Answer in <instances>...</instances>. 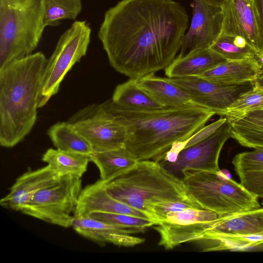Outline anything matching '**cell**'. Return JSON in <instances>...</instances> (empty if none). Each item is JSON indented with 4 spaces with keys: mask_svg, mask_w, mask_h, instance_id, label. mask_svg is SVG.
<instances>
[{
    "mask_svg": "<svg viewBox=\"0 0 263 263\" xmlns=\"http://www.w3.org/2000/svg\"><path fill=\"white\" fill-rule=\"evenodd\" d=\"M189 18L174 0H121L105 12L98 35L110 66L136 79L174 60Z\"/></svg>",
    "mask_w": 263,
    "mask_h": 263,
    "instance_id": "obj_1",
    "label": "cell"
},
{
    "mask_svg": "<svg viewBox=\"0 0 263 263\" xmlns=\"http://www.w3.org/2000/svg\"><path fill=\"white\" fill-rule=\"evenodd\" d=\"M101 105L126 126L128 137L125 146L139 160L159 162L174 142L187 140L216 115L198 106L135 110L120 107L111 100Z\"/></svg>",
    "mask_w": 263,
    "mask_h": 263,
    "instance_id": "obj_2",
    "label": "cell"
},
{
    "mask_svg": "<svg viewBox=\"0 0 263 263\" xmlns=\"http://www.w3.org/2000/svg\"><path fill=\"white\" fill-rule=\"evenodd\" d=\"M47 60L37 52L0 70V144L13 147L31 132L37 118Z\"/></svg>",
    "mask_w": 263,
    "mask_h": 263,
    "instance_id": "obj_3",
    "label": "cell"
},
{
    "mask_svg": "<svg viewBox=\"0 0 263 263\" xmlns=\"http://www.w3.org/2000/svg\"><path fill=\"white\" fill-rule=\"evenodd\" d=\"M101 181L110 196L144 212L156 224L158 221L152 211L155 203L182 201L201 209L188 194L182 179L154 160H139L112 179Z\"/></svg>",
    "mask_w": 263,
    "mask_h": 263,
    "instance_id": "obj_4",
    "label": "cell"
},
{
    "mask_svg": "<svg viewBox=\"0 0 263 263\" xmlns=\"http://www.w3.org/2000/svg\"><path fill=\"white\" fill-rule=\"evenodd\" d=\"M44 13V0H0V70L36 48Z\"/></svg>",
    "mask_w": 263,
    "mask_h": 263,
    "instance_id": "obj_5",
    "label": "cell"
},
{
    "mask_svg": "<svg viewBox=\"0 0 263 263\" xmlns=\"http://www.w3.org/2000/svg\"><path fill=\"white\" fill-rule=\"evenodd\" d=\"M181 173L185 189L202 209L218 216L258 209V197L222 171L186 168Z\"/></svg>",
    "mask_w": 263,
    "mask_h": 263,
    "instance_id": "obj_6",
    "label": "cell"
},
{
    "mask_svg": "<svg viewBox=\"0 0 263 263\" xmlns=\"http://www.w3.org/2000/svg\"><path fill=\"white\" fill-rule=\"evenodd\" d=\"M91 29L85 21L72 24L60 36L44 68L39 108L57 94L64 78L87 53Z\"/></svg>",
    "mask_w": 263,
    "mask_h": 263,
    "instance_id": "obj_7",
    "label": "cell"
},
{
    "mask_svg": "<svg viewBox=\"0 0 263 263\" xmlns=\"http://www.w3.org/2000/svg\"><path fill=\"white\" fill-rule=\"evenodd\" d=\"M82 190L81 177L63 176L38 192L21 212L52 224L71 227Z\"/></svg>",
    "mask_w": 263,
    "mask_h": 263,
    "instance_id": "obj_8",
    "label": "cell"
},
{
    "mask_svg": "<svg viewBox=\"0 0 263 263\" xmlns=\"http://www.w3.org/2000/svg\"><path fill=\"white\" fill-rule=\"evenodd\" d=\"M69 122L88 142L92 154L125 145L127 127L101 104L83 109Z\"/></svg>",
    "mask_w": 263,
    "mask_h": 263,
    "instance_id": "obj_9",
    "label": "cell"
},
{
    "mask_svg": "<svg viewBox=\"0 0 263 263\" xmlns=\"http://www.w3.org/2000/svg\"><path fill=\"white\" fill-rule=\"evenodd\" d=\"M218 216L212 211L194 208L170 213L164 221L154 225L160 236L159 245L171 250L183 243L202 240Z\"/></svg>",
    "mask_w": 263,
    "mask_h": 263,
    "instance_id": "obj_10",
    "label": "cell"
},
{
    "mask_svg": "<svg viewBox=\"0 0 263 263\" xmlns=\"http://www.w3.org/2000/svg\"><path fill=\"white\" fill-rule=\"evenodd\" d=\"M167 78L185 91L198 106L222 116H224L229 106L255 85V82L223 84L199 77Z\"/></svg>",
    "mask_w": 263,
    "mask_h": 263,
    "instance_id": "obj_11",
    "label": "cell"
},
{
    "mask_svg": "<svg viewBox=\"0 0 263 263\" xmlns=\"http://www.w3.org/2000/svg\"><path fill=\"white\" fill-rule=\"evenodd\" d=\"M231 137V125L227 120L210 137L182 149L175 162H159L173 173L181 172L186 168L218 171L220 170L218 161L220 152Z\"/></svg>",
    "mask_w": 263,
    "mask_h": 263,
    "instance_id": "obj_12",
    "label": "cell"
},
{
    "mask_svg": "<svg viewBox=\"0 0 263 263\" xmlns=\"http://www.w3.org/2000/svg\"><path fill=\"white\" fill-rule=\"evenodd\" d=\"M191 6L193 8L191 23L182 40L178 57L196 49L210 48L221 32V8L209 5L202 0H194Z\"/></svg>",
    "mask_w": 263,
    "mask_h": 263,
    "instance_id": "obj_13",
    "label": "cell"
},
{
    "mask_svg": "<svg viewBox=\"0 0 263 263\" xmlns=\"http://www.w3.org/2000/svg\"><path fill=\"white\" fill-rule=\"evenodd\" d=\"M223 34L239 36L246 40L256 52L263 50V44L252 0H228L222 8Z\"/></svg>",
    "mask_w": 263,
    "mask_h": 263,
    "instance_id": "obj_14",
    "label": "cell"
},
{
    "mask_svg": "<svg viewBox=\"0 0 263 263\" xmlns=\"http://www.w3.org/2000/svg\"><path fill=\"white\" fill-rule=\"evenodd\" d=\"M61 175L49 165L28 171L18 177L9 193L0 200L2 206L21 211L40 190L59 181Z\"/></svg>",
    "mask_w": 263,
    "mask_h": 263,
    "instance_id": "obj_15",
    "label": "cell"
},
{
    "mask_svg": "<svg viewBox=\"0 0 263 263\" xmlns=\"http://www.w3.org/2000/svg\"><path fill=\"white\" fill-rule=\"evenodd\" d=\"M71 227L81 236L99 245L109 243L121 247H134L143 243V238L133 234L143 232L146 230L121 227L89 216L74 217Z\"/></svg>",
    "mask_w": 263,
    "mask_h": 263,
    "instance_id": "obj_16",
    "label": "cell"
},
{
    "mask_svg": "<svg viewBox=\"0 0 263 263\" xmlns=\"http://www.w3.org/2000/svg\"><path fill=\"white\" fill-rule=\"evenodd\" d=\"M93 212L123 214L151 219L144 212L110 196L100 179L82 189L74 216H88Z\"/></svg>",
    "mask_w": 263,
    "mask_h": 263,
    "instance_id": "obj_17",
    "label": "cell"
},
{
    "mask_svg": "<svg viewBox=\"0 0 263 263\" xmlns=\"http://www.w3.org/2000/svg\"><path fill=\"white\" fill-rule=\"evenodd\" d=\"M226 61L211 48L196 49L176 57L164 69L165 74L170 78L199 77Z\"/></svg>",
    "mask_w": 263,
    "mask_h": 263,
    "instance_id": "obj_18",
    "label": "cell"
},
{
    "mask_svg": "<svg viewBox=\"0 0 263 263\" xmlns=\"http://www.w3.org/2000/svg\"><path fill=\"white\" fill-rule=\"evenodd\" d=\"M210 231L232 236L263 233V207L218 216Z\"/></svg>",
    "mask_w": 263,
    "mask_h": 263,
    "instance_id": "obj_19",
    "label": "cell"
},
{
    "mask_svg": "<svg viewBox=\"0 0 263 263\" xmlns=\"http://www.w3.org/2000/svg\"><path fill=\"white\" fill-rule=\"evenodd\" d=\"M261 67L254 58L222 62L199 77L227 85L255 82Z\"/></svg>",
    "mask_w": 263,
    "mask_h": 263,
    "instance_id": "obj_20",
    "label": "cell"
},
{
    "mask_svg": "<svg viewBox=\"0 0 263 263\" xmlns=\"http://www.w3.org/2000/svg\"><path fill=\"white\" fill-rule=\"evenodd\" d=\"M232 163L240 183L258 198H263V150L238 153Z\"/></svg>",
    "mask_w": 263,
    "mask_h": 263,
    "instance_id": "obj_21",
    "label": "cell"
},
{
    "mask_svg": "<svg viewBox=\"0 0 263 263\" xmlns=\"http://www.w3.org/2000/svg\"><path fill=\"white\" fill-rule=\"evenodd\" d=\"M136 80L141 86L166 107L198 106L185 91L170 81L167 77L162 78L151 74Z\"/></svg>",
    "mask_w": 263,
    "mask_h": 263,
    "instance_id": "obj_22",
    "label": "cell"
},
{
    "mask_svg": "<svg viewBox=\"0 0 263 263\" xmlns=\"http://www.w3.org/2000/svg\"><path fill=\"white\" fill-rule=\"evenodd\" d=\"M110 100L116 105L130 110H151L166 107L135 79L129 78L117 85Z\"/></svg>",
    "mask_w": 263,
    "mask_h": 263,
    "instance_id": "obj_23",
    "label": "cell"
},
{
    "mask_svg": "<svg viewBox=\"0 0 263 263\" xmlns=\"http://www.w3.org/2000/svg\"><path fill=\"white\" fill-rule=\"evenodd\" d=\"M98 168L100 179L109 180L135 165L139 160L125 145L100 153L92 154L90 157Z\"/></svg>",
    "mask_w": 263,
    "mask_h": 263,
    "instance_id": "obj_24",
    "label": "cell"
},
{
    "mask_svg": "<svg viewBox=\"0 0 263 263\" xmlns=\"http://www.w3.org/2000/svg\"><path fill=\"white\" fill-rule=\"evenodd\" d=\"M202 240L210 242L203 251H263V233L248 236H232L208 231Z\"/></svg>",
    "mask_w": 263,
    "mask_h": 263,
    "instance_id": "obj_25",
    "label": "cell"
},
{
    "mask_svg": "<svg viewBox=\"0 0 263 263\" xmlns=\"http://www.w3.org/2000/svg\"><path fill=\"white\" fill-rule=\"evenodd\" d=\"M90 156L50 148L42 156V161L62 176L81 177L87 171Z\"/></svg>",
    "mask_w": 263,
    "mask_h": 263,
    "instance_id": "obj_26",
    "label": "cell"
},
{
    "mask_svg": "<svg viewBox=\"0 0 263 263\" xmlns=\"http://www.w3.org/2000/svg\"><path fill=\"white\" fill-rule=\"evenodd\" d=\"M47 134L57 149L90 156L92 154L88 142L69 121L54 124L49 128Z\"/></svg>",
    "mask_w": 263,
    "mask_h": 263,
    "instance_id": "obj_27",
    "label": "cell"
},
{
    "mask_svg": "<svg viewBox=\"0 0 263 263\" xmlns=\"http://www.w3.org/2000/svg\"><path fill=\"white\" fill-rule=\"evenodd\" d=\"M229 122L231 137L239 144L263 150V121L245 116Z\"/></svg>",
    "mask_w": 263,
    "mask_h": 263,
    "instance_id": "obj_28",
    "label": "cell"
},
{
    "mask_svg": "<svg viewBox=\"0 0 263 263\" xmlns=\"http://www.w3.org/2000/svg\"><path fill=\"white\" fill-rule=\"evenodd\" d=\"M210 48L228 61L253 58L257 52L243 37L223 34Z\"/></svg>",
    "mask_w": 263,
    "mask_h": 263,
    "instance_id": "obj_29",
    "label": "cell"
},
{
    "mask_svg": "<svg viewBox=\"0 0 263 263\" xmlns=\"http://www.w3.org/2000/svg\"><path fill=\"white\" fill-rule=\"evenodd\" d=\"M44 24L57 26L65 20H74L82 9L81 0H44Z\"/></svg>",
    "mask_w": 263,
    "mask_h": 263,
    "instance_id": "obj_30",
    "label": "cell"
},
{
    "mask_svg": "<svg viewBox=\"0 0 263 263\" xmlns=\"http://www.w3.org/2000/svg\"><path fill=\"white\" fill-rule=\"evenodd\" d=\"M263 109V88L255 82L254 87L240 96L227 108L224 116L229 122Z\"/></svg>",
    "mask_w": 263,
    "mask_h": 263,
    "instance_id": "obj_31",
    "label": "cell"
},
{
    "mask_svg": "<svg viewBox=\"0 0 263 263\" xmlns=\"http://www.w3.org/2000/svg\"><path fill=\"white\" fill-rule=\"evenodd\" d=\"M88 216L109 224L123 228L146 229L156 224L154 221L149 219L123 214L93 212Z\"/></svg>",
    "mask_w": 263,
    "mask_h": 263,
    "instance_id": "obj_32",
    "label": "cell"
},
{
    "mask_svg": "<svg viewBox=\"0 0 263 263\" xmlns=\"http://www.w3.org/2000/svg\"><path fill=\"white\" fill-rule=\"evenodd\" d=\"M191 208L200 209L185 201H170L159 202L153 204L152 206V211L158 221V224H159L166 218L167 214L181 211Z\"/></svg>",
    "mask_w": 263,
    "mask_h": 263,
    "instance_id": "obj_33",
    "label": "cell"
},
{
    "mask_svg": "<svg viewBox=\"0 0 263 263\" xmlns=\"http://www.w3.org/2000/svg\"><path fill=\"white\" fill-rule=\"evenodd\" d=\"M227 120L226 117H221L210 124L203 126L188 139V141L185 148L195 144L210 137Z\"/></svg>",
    "mask_w": 263,
    "mask_h": 263,
    "instance_id": "obj_34",
    "label": "cell"
},
{
    "mask_svg": "<svg viewBox=\"0 0 263 263\" xmlns=\"http://www.w3.org/2000/svg\"><path fill=\"white\" fill-rule=\"evenodd\" d=\"M261 39L263 44V0H252Z\"/></svg>",
    "mask_w": 263,
    "mask_h": 263,
    "instance_id": "obj_35",
    "label": "cell"
},
{
    "mask_svg": "<svg viewBox=\"0 0 263 263\" xmlns=\"http://www.w3.org/2000/svg\"><path fill=\"white\" fill-rule=\"evenodd\" d=\"M206 4L217 7L222 8L227 3L228 0H202Z\"/></svg>",
    "mask_w": 263,
    "mask_h": 263,
    "instance_id": "obj_36",
    "label": "cell"
},
{
    "mask_svg": "<svg viewBox=\"0 0 263 263\" xmlns=\"http://www.w3.org/2000/svg\"><path fill=\"white\" fill-rule=\"evenodd\" d=\"M245 116H248L263 121V109L250 112Z\"/></svg>",
    "mask_w": 263,
    "mask_h": 263,
    "instance_id": "obj_37",
    "label": "cell"
},
{
    "mask_svg": "<svg viewBox=\"0 0 263 263\" xmlns=\"http://www.w3.org/2000/svg\"><path fill=\"white\" fill-rule=\"evenodd\" d=\"M254 58L256 60L261 68H263V50L256 52Z\"/></svg>",
    "mask_w": 263,
    "mask_h": 263,
    "instance_id": "obj_38",
    "label": "cell"
},
{
    "mask_svg": "<svg viewBox=\"0 0 263 263\" xmlns=\"http://www.w3.org/2000/svg\"><path fill=\"white\" fill-rule=\"evenodd\" d=\"M255 82L261 87L263 88V68L260 70Z\"/></svg>",
    "mask_w": 263,
    "mask_h": 263,
    "instance_id": "obj_39",
    "label": "cell"
}]
</instances>
